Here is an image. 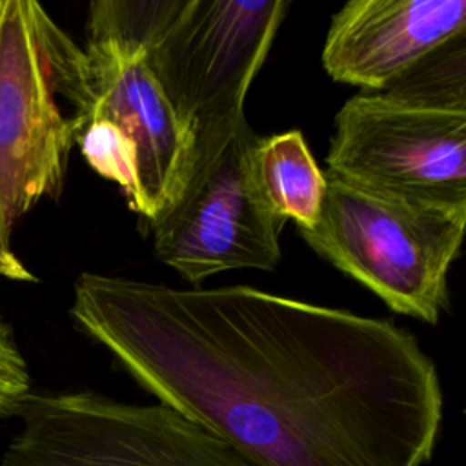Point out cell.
I'll use <instances>...</instances> for the list:
<instances>
[{
  "instance_id": "cell-1",
  "label": "cell",
  "mask_w": 466,
  "mask_h": 466,
  "mask_svg": "<svg viewBox=\"0 0 466 466\" xmlns=\"http://www.w3.org/2000/svg\"><path fill=\"white\" fill-rule=\"evenodd\" d=\"M69 315L160 404L251 466H424L435 362L404 328L253 286L84 271Z\"/></svg>"
},
{
  "instance_id": "cell-2",
  "label": "cell",
  "mask_w": 466,
  "mask_h": 466,
  "mask_svg": "<svg viewBox=\"0 0 466 466\" xmlns=\"http://www.w3.org/2000/svg\"><path fill=\"white\" fill-rule=\"evenodd\" d=\"M84 49L33 0H0V277L35 282L15 253L16 224L60 195L75 146L71 102Z\"/></svg>"
},
{
  "instance_id": "cell-3",
  "label": "cell",
  "mask_w": 466,
  "mask_h": 466,
  "mask_svg": "<svg viewBox=\"0 0 466 466\" xmlns=\"http://www.w3.org/2000/svg\"><path fill=\"white\" fill-rule=\"evenodd\" d=\"M288 0H104L102 36L146 53L173 107L195 127L244 113Z\"/></svg>"
},
{
  "instance_id": "cell-4",
  "label": "cell",
  "mask_w": 466,
  "mask_h": 466,
  "mask_svg": "<svg viewBox=\"0 0 466 466\" xmlns=\"http://www.w3.org/2000/svg\"><path fill=\"white\" fill-rule=\"evenodd\" d=\"M82 49L71 106L75 144L151 226L182 191L197 127L173 107L144 51L104 40H87Z\"/></svg>"
},
{
  "instance_id": "cell-5",
  "label": "cell",
  "mask_w": 466,
  "mask_h": 466,
  "mask_svg": "<svg viewBox=\"0 0 466 466\" xmlns=\"http://www.w3.org/2000/svg\"><path fill=\"white\" fill-rule=\"evenodd\" d=\"M464 224L466 206L388 197L326 175L319 220L297 231L390 309L437 324L448 308V271Z\"/></svg>"
},
{
  "instance_id": "cell-6",
  "label": "cell",
  "mask_w": 466,
  "mask_h": 466,
  "mask_svg": "<svg viewBox=\"0 0 466 466\" xmlns=\"http://www.w3.org/2000/svg\"><path fill=\"white\" fill-rule=\"evenodd\" d=\"M257 140L246 113L198 126L182 191L151 224L157 258L195 286L229 269H273L280 260L284 222L251 169Z\"/></svg>"
},
{
  "instance_id": "cell-7",
  "label": "cell",
  "mask_w": 466,
  "mask_h": 466,
  "mask_svg": "<svg viewBox=\"0 0 466 466\" xmlns=\"http://www.w3.org/2000/svg\"><path fill=\"white\" fill-rule=\"evenodd\" d=\"M0 466H251L166 404L93 391L27 393Z\"/></svg>"
},
{
  "instance_id": "cell-8",
  "label": "cell",
  "mask_w": 466,
  "mask_h": 466,
  "mask_svg": "<svg viewBox=\"0 0 466 466\" xmlns=\"http://www.w3.org/2000/svg\"><path fill=\"white\" fill-rule=\"evenodd\" d=\"M326 164V175L373 193L466 206V107L359 91L335 115Z\"/></svg>"
},
{
  "instance_id": "cell-9",
  "label": "cell",
  "mask_w": 466,
  "mask_h": 466,
  "mask_svg": "<svg viewBox=\"0 0 466 466\" xmlns=\"http://www.w3.org/2000/svg\"><path fill=\"white\" fill-rule=\"evenodd\" d=\"M464 29V0H351L331 18L322 66L337 82L384 91Z\"/></svg>"
},
{
  "instance_id": "cell-10",
  "label": "cell",
  "mask_w": 466,
  "mask_h": 466,
  "mask_svg": "<svg viewBox=\"0 0 466 466\" xmlns=\"http://www.w3.org/2000/svg\"><path fill=\"white\" fill-rule=\"evenodd\" d=\"M251 169L264 202L279 220H293L297 229H308L319 220L326 173L317 166L299 129L258 137Z\"/></svg>"
},
{
  "instance_id": "cell-11",
  "label": "cell",
  "mask_w": 466,
  "mask_h": 466,
  "mask_svg": "<svg viewBox=\"0 0 466 466\" xmlns=\"http://www.w3.org/2000/svg\"><path fill=\"white\" fill-rule=\"evenodd\" d=\"M29 393V370L11 324L0 317V397L20 404Z\"/></svg>"
},
{
  "instance_id": "cell-12",
  "label": "cell",
  "mask_w": 466,
  "mask_h": 466,
  "mask_svg": "<svg viewBox=\"0 0 466 466\" xmlns=\"http://www.w3.org/2000/svg\"><path fill=\"white\" fill-rule=\"evenodd\" d=\"M18 406H20V404H16V402H13V400H7V399H2V397H0V417H5V415H13V413H16Z\"/></svg>"
}]
</instances>
